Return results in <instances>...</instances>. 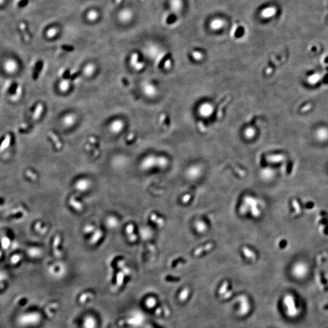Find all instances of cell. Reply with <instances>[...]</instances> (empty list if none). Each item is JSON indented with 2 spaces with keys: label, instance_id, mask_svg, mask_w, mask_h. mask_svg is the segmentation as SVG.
I'll return each instance as SVG.
<instances>
[{
  "label": "cell",
  "instance_id": "30bf717a",
  "mask_svg": "<svg viewBox=\"0 0 328 328\" xmlns=\"http://www.w3.org/2000/svg\"><path fill=\"white\" fill-rule=\"evenodd\" d=\"M94 69L95 68L93 65H88L84 68V73L86 75H91L94 72Z\"/></svg>",
  "mask_w": 328,
  "mask_h": 328
},
{
  "label": "cell",
  "instance_id": "9c48e42d",
  "mask_svg": "<svg viewBox=\"0 0 328 328\" xmlns=\"http://www.w3.org/2000/svg\"><path fill=\"white\" fill-rule=\"evenodd\" d=\"M121 124L118 121H115L112 124H111L110 126V130L113 132H118L121 130Z\"/></svg>",
  "mask_w": 328,
  "mask_h": 328
},
{
  "label": "cell",
  "instance_id": "5b68a950",
  "mask_svg": "<svg viewBox=\"0 0 328 328\" xmlns=\"http://www.w3.org/2000/svg\"><path fill=\"white\" fill-rule=\"evenodd\" d=\"M106 224L107 227H108L110 228H114L117 227L118 224V219L114 217V216H109L106 219Z\"/></svg>",
  "mask_w": 328,
  "mask_h": 328
},
{
  "label": "cell",
  "instance_id": "8992f818",
  "mask_svg": "<svg viewBox=\"0 0 328 328\" xmlns=\"http://www.w3.org/2000/svg\"><path fill=\"white\" fill-rule=\"evenodd\" d=\"M27 253L30 256L36 258L41 254V250L37 247H31L28 249Z\"/></svg>",
  "mask_w": 328,
  "mask_h": 328
},
{
  "label": "cell",
  "instance_id": "6da1fadb",
  "mask_svg": "<svg viewBox=\"0 0 328 328\" xmlns=\"http://www.w3.org/2000/svg\"><path fill=\"white\" fill-rule=\"evenodd\" d=\"M91 181L87 179L83 178L77 181L75 183V187L77 191L84 192L88 190L91 187Z\"/></svg>",
  "mask_w": 328,
  "mask_h": 328
},
{
  "label": "cell",
  "instance_id": "277c9868",
  "mask_svg": "<svg viewBox=\"0 0 328 328\" xmlns=\"http://www.w3.org/2000/svg\"><path fill=\"white\" fill-rule=\"evenodd\" d=\"M75 122V117L72 114H68L63 118V124L67 127H71Z\"/></svg>",
  "mask_w": 328,
  "mask_h": 328
},
{
  "label": "cell",
  "instance_id": "7c38bea8",
  "mask_svg": "<svg viewBox=\"0 0 328 328\" xmlns=\"http://www.w3.org/2000/svg\"><path fill=\"white\" fill-rule=\"evenodd\" d=\"M69 84L67 80H63L60 84V87L62 91H66L68 88H69Z\"/></svg>",
  "mask_w": 328,
  "mask_h": 328
},
{
  "label": "cell",
  "instance_id": "5bb4252c",
  "mask_svg": "<svg viewBox=\"0 0 328 328\" xmlns=\"http://www.w3.org/2000/svg\"><path fill=\"white\" fill-rule=\"evenodd\" d=\"M41 109H42V108L40 105H39V109H37L36 110V112L34 114V118H37L38 117V115H40L41 112Z\"/></svg>",
  "mask_w": 328,
  "mask_h": 328
},
{
  "label": "cell",
  "instance_id": "8fae6325",
  "mask_svg": "<svg viewBox=\"0 0 328 328\" xmlns=\"http://www.w3.org/2000/svg\"><path fill=\"white\" fill-rule=\"evenodd\" d=\"M223 24V21L221 19H216L213 20L212 23V27L213 28H219Z\"/></svg>",
  "mask_w": 328,
  "mask_h": 328
},
{
  "label": "cell",
  "instance_id": "4fadbf2b",
  "mask_svg": "<svg viewBox=\"0 0 328 328\" xmlns=\"http://www.w3.org/2000/svg\"><path fill=\"white\" fill-rule=\"evenodd\" d=\"M9 243H10V242H9V239H8V238H4V239H3V240H2V244H3V247H5V249H6V248H8V247H9V244H10Z\"/></svg>",
  "mask_w": 328,
  "mask_h": 328
},
{
  "label": "cell",
  "instance_id": "3957f363",
  "mask_svg": "<svg viewBox=\"0 0 328 328\" xmlns=\"http://www.w3.org/2000/svg\"><path fill=\"white\" fill-rule=\"evenodd\" d=\"M5 68L7 72L9 73H13L16 71L18 68V66L14 60H7L5 63Z\"/></svg>",
  "mask_w": 328,
  "mask_h": 328
},
{
  "label": "cell",
  "instance_id": "52a82bcc",
  "mask_svg": "<svg viewBox=\"0 0 328 328\" xmlns=\"http://www.w3.org/2000/svg\"><path fill=\"white\" fill-rule=\"evenodd\" d=\"M171 6L172 10L174 11H179L181 10L182 6L181 0H171Z\"/></svg>",
  "mask_w": 328,
  "mask_h": 328
},
{
  "label": "cell",
  "instance_id": "ba28073f",
  "mask_svg": "<svg viewBox=\"0 0 328 328\" xmlns=\"http://www.w3.org/2000/svg\"><path fill=\"white\" fill-rule=\"evenodd\" d=\"M96 323L93 318H87L84 320V326L85 328H95Z\"/></svg>",
  "mask_w": 328,
  "mask_h": 328
},
{
  "label": "cell",
  "instance_id": "7a4b0ae2",
  "mask_svg": "<svg viewBox=\"0 0 328 328\" xmlns=\"http://www.w3.org/2000/svg\"><path fill=\"white\" fill-rule=\"evenodd\" d=\"M39 317L38 314H30L29 315H25L21 317L20 321L21 323L24 325H31L34 323H37L39 320Z\"/></svg>",
  "mask_w": 328,
  "mask_h": 328
}]
</instances>
